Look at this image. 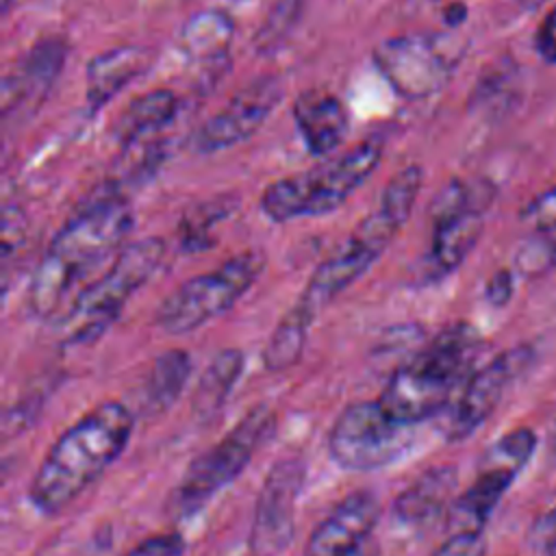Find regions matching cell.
<instances>
[{
	"label": "cell",
	"mask_w": 556,
	"mask_h": 556,
	"mask_svg": "<svg viewBox=\"0 0 556 556\" xmlns=\"http://www.w3.org/2000/svg\"><path fill=\"white\" fill-rule=\"evenodd\" d=\"M132 230L124 195L102 187L50 241L28 289V308L37 317L59 311L67 293L100 263L115 258Z\"/></svg>",
	"instance_id": "1"
},
{
	"label": "cell",
	"mask_w": 556,
	"mask_h": 556,
	"mask_svg": "<svg viewBox=\"0 0 556 556\" xmlns=\"http://www.w3.org/2000/svg\"><path fill=\"white\" fill-rule=\"evenodd\" d=\"M135 415L122 402H102L59 434L39 463L28 500L41 515H56L80 497L126 450Z\"/></svg>",
	"instance_id": "2"
},
{
	"label": "cell",
	"mask_w": 556,
	"mask_h": 556,
	"mask_svg": "<svg viewBox=\"0 0 556 556\" xmlns=\"http://www.w3.org/2000/svg\"><path fill=\"white\" fill-rule=\"evenodd\" d=\"M421 180L424 172L419 165H406L395 172L384 185L374 211L363 217L350 237L317 265L293 306L315 319L337 295L356 282L384 254L395 235L408 222Z\"/></svg>",
	"instance_id": "3"
},
{
	"label": "cell",
	"mask_w": 556,
	"mask_h": 556,
	"mask_svg": "<svg viewBox=\"0 0 556 556\" xmlns=\"http://www.w3.org/2000/svg\"><path fill=\"white\" fill-rule=\"evenodd\" d=\"M480 334L469 324H452L417 350L387 380L380 404L391 417L417 426L452 404V393L473 374Z\"/></svg>",
	"instance_id": "4"
},
{
	"label": "cell",
	"mask_w": 556,
	"mask_h": 556,
	"mask_svg": "<svg viewBox=\"0 0 556 556\" xmlns=\"http://www.w3.org/2000/svg\"><path fill=\"white\" fill-rule=\"evenodd\" d=\"M163 256V239L146 237L126 243L109 263V269L76 295L59 324L61 341L65 345H89L98 341L117 321L132 293L152 278Z\"/></svg>",
	"instance_id": "5"
},
{
	"label": "cell",
	"mask_w": 556,
	"mask_h": 556,
	"mask_svg": "<svg viewBox=\"0 0 556 556\" xmlns=\"http://www.w3.org/2000/svg\"><path fill=\"white\" fill-rule=\"evenodd\" d=\"M382 146L365 141L306 172L274 180L261 193V211L271 222L319 217L339 208L378 167Z\"/></svg>",
	"instance_id": "6"
},
{
	"label": "cell",
	"mask_w": 556,
	"mask_h": 556,
	"mask_svg": "<svg viewBox=\"0 0 556 556\" xmlns=\"http://www.w3.org/2000/svg\"><path fill=\"white\" fill-rule=\"evenodd\" d=\"M276 426V415L267 406L252 408L224 439L202 452L185 471L169 497V513L176 519L191 517L208 500L250 465L254 452L269 439Z\"/></svg>",
	"instance_id": "7"
},
{
	"label": "cell",
	"mask_w": 556,
	"mask_h": 556,
	"mask_svg": "<svg viewBox=\"0 0 556 556\" xmlns=\"http://www.w3.org/2000/svg\"><path fill=\"white\" fill-rule=\"evenodd\" d=\"M265 254L248 250L224 261L213 271L185 280L156 311V324L169 334H187L219 317L258 280Z\"/></svg>",
	"instance_id": "8"
},
{
	"label": "cell",
	"mask_w": 556,
	"mask_h": 556,
	"mask_svg": "<svg viewBox=\"0 0 556 556\" xmlns=\"http://www.w3.org/2000/svg\"><path fill=\"white\" fill-rule=\"evenodd\" d=\"M415 441V426L391 417L380 400L345 406L328 430V454L345 471H376L400 460Z\"/></svg>",
	"instance_id": "9"
},
{
	"label": "cell",
	"mask_w": 556,
	"mask_h": 556,
	"mask_svg": "<svg viewBox=\"0 0 556 556\" xmlns=\"http://www.w3.org/2000/svg\"><path fill=\"white\" fill-rule=\"evenodd\" d=\"M491 191L484 182H447L430 211V245L424 258L428 280H439L454 271L473 250L484 226V208Z\"/></svg>",
	"instance_id": "10"
},
{
	"label": "cell",
	"mask_w": 556,
	"mask_h": 556,
	"mask_svg": "<svg viewBox=\"0 0 556 556\" xmlns=\"http://www.w3.org/2000/svg\"><path fill=\"white\" fill-rule=\"evenodd\" d=\"M371 56L382 78L408 100H421L443 89L458 63L447 37L426 33L389 37L374 48Z\"/></svg>",
	"instance_id": "11"
},
{
	"label": "cell",
	"mask_w": 556,
	"mask_h": 556,
	"mask_svg": "<svg viewBox=\"0 0 556 556\" xmlns=\"http://www.w3.org/2000/svg\"><path fill=\"white\" fill-rule=\"evenodd\" d=\"M532 361L534 350L530 345H517L476 369L445 410V439L463 441L471 437L491 417L506 389L532 365Z\"/></svg>",
	"instance_id": "12"
},
{
	"label": "cell",
	"mask_w": 556,
	"mask_h": 556,
	"mask_svg": "<svg viewBox=\"0 0 556 556\" xmlns=\"http://www.w3.org/2000/svg\"><path fill=\"white\" fill-rule=\"evenodd\" d=\"M306 467L298 456L271 465L256 497L250 526L252 556H280L295 534V502L304 486Z\"/></svg>",
	"instance_id": "13"
},
{
	"label": "cell",
	"mask_w": 556,
	"mask_h": 556,
	"mask_svg": "<svg viewBox=\"0 0 556 556\" xmlns=\"http://www.w3.org/2000/svg\"><path fill=\"white\" fill-rule=\"evenodd\" d=\"M282 98V83L276 76H263L237 91L230 102L206 119L195 137L198 152H219L250 139L271 115Z\"/></svg>",
	"instance_id": "14"
},
{
	"label": "cell",
	"mask_w": 556,
	"mask_h": 556,
	"mask_svg": "<svg viewBox=\"0 0 556 556\" xmlns=\"http://www.w3.org/2000/svg\"><path fill=\"white\" fill-rule=\"evenodd\" d=\"M378 519V497L369 491H354L311 532L304 545V556H348L371 539Z\"/></svg>",
	"instance_id": "15"
},
{
	"label": "cell",
	"mask_w": 556,
	"mask_h": 556,
	"mask_svg": "<svg viewBox=\"0 0 556 556\" xmlns=\"http://www.w3.org/2000/svg\"><path fill=\"white\" fill-rule=\"evenodd\" d=\"M67 56L63 39H46L30 48V52L15 65V72L2 80V115L11 117L22 109H37L59 78Z\"/></svg>",
	"instance_id": "16"
},
{
	"label": "cell",
	"mask_w": 556,
	"mask_h": 556,
	"mask_svg": "<svg viewBox=\"0 0 556 556\" xmlns=\"http://www.w3.org/2000/svg\"><path fill=\"white\" fill-rule=\"evenodd\" d=\"M152 63V50L141 46H119L93 56L85 72V98L93 111L109 104Z\"/></svg>",
	"instance_id": "17"
},
{
	"label": "cell",
	"mask_w": 556,
	"mask_h": 556,
	"mask_svg": "<svg viewBox=\"0 0 556 556\" xmlns=\"http://www.w3.org/2000/svg\"><path fill=\"white\" fill-rule=\"evenodd\" d=\"M293 119L308 152L315 156L332 152L343 141L350 124L343 102L321 89H308L295 98Z\"/></svg>",
	"instance_id": "18"
},
{
	"label": "cell",
	"mask_w": 556,
	"mask_h": 556,
	"mask_svg": "<svg viewBox=\"0 0 556 556\" xmlns=\"http://www.w3.org/2000/svg\"><path fill=\"white\" fill-rule=\"evenodd\" d=\"M456 482H458L456 467L452 465L428 467L395 497L391 508L393 519L404 528L428 526L447 506H452Z\"/></svg>",
	"instance_id": "19"
},
{
	"label": "cell",
	"mask_w": 556,
	"mask_h": 556,
	"mask_svg": "<svg viewBox=\"0 0 556 556\" xmlns=\"http://www.w3.org/2000/svg\"><path fill=\"white\" fill-rule=\"evenodd\" d=\"M478 476L471 482V486L450 506V526L454 532L463 530H476L482 532V526L508 491V486L515 480V471L495 467V465H482L478 467Z\"/></svg>",
	"instance_id": "20"
},
{
	"label": "cell",
	"mask_w": 556,
	"mask_h": 556,
	"mask_svg": "<svg viewBox=\"0 0 556 556\" xmlns=\"http://www.w3.org/2000/svg\"><path fill=\"white\" fill-rule=\"evenodd\" d=\"M178 113V98L169 89H152L132 100L113 126L122 148H132L146 137L163 130Z\"/></svg>",
	"instance_id": "21"
},
{
	"label": "cell",
	"mask_w": 556,
	"mask_h": 556,
	"mask_svg": "<svg viewBox=\"0 0 556 556\" xmlns=\"http://www.w3.org/2000/svg\"><path fill=\"white\" fill-rule=\"evenodd\" d=\"M232 35L235 22L226 11L204 9L185 22L180 30V48L191 61L213 65L228 56Z\"/></svg>",
	"instance_id": "22"
},
{
	"label": "cell",
	"mask_w": 556,
	"mask_h": 556,
	"mask_svg": "<svg viewBox=\"0 0 556 556\" xmlns=\"http://www.w3.org/2000/svg\"><path fill=\"white\" fill-rule=\"evenodd\" d=\"M243 367H245V356L241 350L228 348L217 352L195 384V391L191 397L193 413L202 419H211L228 400Z\"/></svg>",
	"instance_id": "23"
},
{
	"label": "cell",
	"mask_w": 556,
	"mask_h": 556,
	"mask_svg": "<svg viewBox=\"0 0 556 556\" xmlns=\"http://www.w3.org/2000/svg\"><path fill=\"white\" fill-rule=\"evenodd\" d=\"M191 374V356L185 350H167L152 363L143 380V404L150 415L167 410L182 393Z\"/></svg>",
	"instance_id": "24"
},
{
	"label": "cell",
	"mask_w": 556,
	"mask_h": 556,
	"mask_svg": "<svg viewBox=\"0 0 556 556\" xmlns=\"http://www.w3.org/2000/svg\"><path fill=\"white\" fill-rule=\"evenodd\" d=\"M311 324L313 319L295 306L285 313L263 350V365L267 371H285L300 361Z\"/></svg>",
	"instance_id": "25"
},
{
	"label": "cell",
	"mask_w": 556,
	"mask_h": 556,
	"mask_svg": "<svg viewBox=\"0 0 556 556\" xmlns=\"http://www.w3.org/2000/svg\"><path fill=\"white\" fill-rule=\"evenodd\" d=\"M536 450V434L530 428H515L497 439L482 456V465H495L510 471L523 469Z\"/></svg>",
	"instance_id": "26"
},
{
	"label": "cell",
	"mask_w": 556,
	"mask_h": 556,
	"mask_svg": "<svg viewBox=\"0 0 556 556\" xmlns=\"http://www.w3.org/2000/svg\"><path fill=\"white\" fill-rule=\"evenodd\" d=\"M302 9H304L302 0L274 2V7L269 9V13L265 15L263 24L258 26V30L254 35V48L258 52L276 50L289 37V33L295 28V24L300 22Z\"/></svg>",
	"instance_id": "27"
},
{
	"label": "cell",
	"mask_w": 556,
	"mask_h": 556,
	"mask_svg": "<svg viewBox=\"0 0 556 556\" xmlns=\"http://www.w3.org/2000/svg\"><path fill=\"white\" fill-rule=\"evenodd\" d=\"M228 215L226 202H208L204 206H198L187 215L180 224V241L187 250H200L208 245V235L215 222L224 219Z\"/></svg>",
	"instance_id": "28"
},
{
	"label": "cell",
	"mask_w": 556,
	"mask_h": 556,
	"mask_svg": "<svg viewBox=\"0 0 556 556\" xmlns=\"http://www.w3.org/2000/svg\"><path fill=\"white\" fill-rule=\"evenodd\" d=\"M523 222L536 232L556 230V185L539 193L523 211Z\"/></svg>",
	"instance_id": "29"
},
{
	"label": "cell",
	"mask_w": 556,
	"mask_h": 556,
	"mask_svg": "<svg viewBox=\"0 0 556 556\" xmlns=\"http://www.w3.org/2000/svg\"><path fill=\"white\" fill-rule=\"evenodd\" d=\"M552 265H556V241L549 239L530 241L517 256V267L523 274L545 271Z\"/></svg>",
	"instance_id": "30"
},
{
	"label": "cell",
	"mask_w": 556,
	"mask_h": 556,
	"mask_svg": "<svg viewBox=\"0 0 556 556\" xmlns=\"http://www.w3.org/2000/svg\"><path fill=\"white\" fill-rule=\"evenodd\" d=\"M486 541L482 532L476 530H463L452 532L450 539H445L430 556H484Z\"/></svg>",
	"instance_id": "31"
},
{
	"label": "cell",
	"mask_w": 556,
	"mask_h": 556,
	"mask_svg": "<svg viewBox=\"0 0 556 556\" xmlns=\"http://www.w3.org/2000/svg\"><path fill=\"white\" fill-rule=\"evenodd\" d=\"M182 547L185 545H182L180 534L165 532V534H154V536L143 539L124 556H180Z\"/></svg>",
	"instance_id": "32"
},
{
	"label": "cell",
	"mask_w": 556,
	"mask_h": 556,
	"mask_svg": "<svg viewBox=\"0 0 556 556\" xmlns=\"http://www.w3.org/2000/svg\"><path fill=\"white\" fill-rule=\"evenodd\" d=\"M536 50L543 61L556 63V7L545 15L536 30Z\"/></svg>",
	"instance_id": "33"
},
{
	"label": "cell",
	"mask_w": 556,
	"mask_h": 556,
	"mask_svg": "<svg viewBox=\"0 0 556 556\" xmlns=\"http://www.w3.org/2000/svg\"><path fill=\"white\" fill-rule=\"evenodd\" d=\"M486 300L493 306H504L510 295H513V274L508 269H500L497 274L491 276V280L486 282Z\"/></svg>",
	"instance_id": "34"
},
{
	"label": "cell",
	"mask_w": 556,
	"mask_h": 556,
	"mask_svg": "<svg viewBox=\"0 0 556 556\" xmlns=\"http://www.w3.org/2000/svg\"><path fill=\"white\" fill-rule=\"evenodd\" d=\"M465 17H467V9H465L463 4H452V7H447V11H445V22H447V26H458Z\"/></svg>",
	"instance_id": "35"
},
{
	"label": "cell",
	"mask_w": 556,
	"mask_h": 556,
	"mask_svg": "<svg viewBox=\"0 0 556 556\" xmlns=\"http://www.w3.org/2000/svg\"><path fill=\"white\" fill-rule=\"evenodd\" d=\"M348 556H378V545L369 539L367 543H363L358 549H354V552H350Z\"/></svg>",
	"instance_id": "36"
},
{
	"label": "cell",
	"mask_w": 556,
	"mask_h": 556,
	"mask_svg": "<svg viewBox=\"0 0 556 556\" xmlns=\"http://www.w3.org/2000/svg\"><path fill=\"white\" fill-rule=\"evenodd\" d=\"M543 528L547 530V532H554L556 530V508L549 513V515H545V521H543Z\"/></svg>",
	"instance_id": "37"
},
{
	"label": "cell",
	"mask_w": 556,
	"mask_h": 556,
	"mask_svg": "<svg viewBox=\"0 0 556 556\" xmlns=\"http://www.w3.org/2000/svg\"><path fill=\"white\" fill-rule=\"evenodd\" d=\"M545 552H547L549 556H556V534H554V536H549V541H547V547H545Z\"/></svg>",
	"instance_id": "38"
},
{
	"label": "cell",
	"mask_w": 556,
	"mask_h": 556,
	"mask_svg": "<svg viewBox=\"0 0 556 556\" xmlns=\"http://www.w3.org/2000/svg\"><path fill=\"white\" fill-rule=\"evenodd\" d=\"M549 456L556 460V428L552 430V439H549Z\"/></svg>",
	"instance_id": "39"
},
{
	"label": "cell",
	"mask_w": 556,
	"mask_h": 556,
	"mask_svg": "<svg viewBox=\"0 0 556 556\" xmlns=\"http://www.w3.org/2000/svg\"><path fill=\"white\" fill-rule=\"evenodd\" d=\"M17 0H0V9H2V13L7 15L11 9H13V4H15Z\"/></svg>",
	"instance_id": "40"
}]
</instances>
